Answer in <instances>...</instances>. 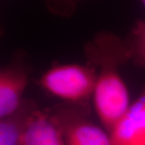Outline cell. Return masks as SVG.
<instances>
[{"instance_id": "cell-3", "label": "cell", "mask_w": 145, "mask_h": 145, "mask_svg": "<svg viewBox=\"0 0 145 145\" xmlns=\"http://www.w3.org/2000/svg\"><path fill=\"white\" fill-rule=\"evenodd\" d=\"M60 128L66 145H111L106 130L90 119L87 103H66L48 109Z\"/></svg>"}, {"instance_id": "cell-7", "label": "cell", "mask_w": 145, "mask_h": 145, "mask_svg": "<svg viewBox=\"0 0 145 145\" xmlns=\"http://www.w3.org/2000/svg\"><path fill=\"white\" fill-rule=\"evenodd\" d=\"M22 145H66L62 133L48 109L39 110L32 117Z\"/></svg>"}, {"instance_id": "cell-4", "label": "cell", "mask_w": 145, "mask_h": 145, "mask_svg": "<svg viewBox=\"0 0 145 145\" xmlns=\"http://www.w3.org/2000/svg\"><path fill=\"white\" fill-rule=\"evenodd\" d=\"M26 55L24 51L17 50L10 62L1 68L0 118L13 112L24 99L31 70Z\"/></svg>"}, {"instance_id": "cell-5", "label": "cell", "mask_w": 145, "mask_h": 145, "mask_svg": "<svg viewBox=\"0 0 145 145\" xmlns=\"http://www.w3.org/2000/svg\"><path fill=\"white\" fill-rule=\"evenodd\" d=\"M109 135L111 145H145V88Z\"/></svg>"}, {"instance_id": "cell-2", "label": "cell", "mask_w": 145, "mask_h": 145, "mask_svg": "<svg viewBox=\"0 0 145 145\" xmlns=\"http://www.w3.org/2000/svg\"><path fill=\"white\" fill-rule=\"evenodd\" d=\"M97 78V69L90 65L66 64L51 67L36 82L64 102L87 103L93 95Z\"/></svg>"}, {"instance_id": "cell-6", "label": "cell", "mask_w": 145, "mask_h": 145, "mask_svg": "<svg viewBox=\"0 0 145 145\" xmlns=\"http://www.w3.org/2000/svg\"><path fill=\"white\" fill-rule=\"evenodd\" d=\"M40 110L33 99H23L10 114L0 118V145H22L32 117Z\"/></svg>"}, {"instance_id": "cell-9", "label": "cell", "mask_w": 145, "mask_h": 145, "mask_svg": "<svg viewBox=\"0 0 145 145\" xmlns=\"http://www.w3.org/2000/svg\"><path fill=\"white\" fill-rule=\"evenodd\" d=\"M142 4L144 5V7H145V0H144V1H142Z\"/></svg>"}, {"instance_id": "cell-1", "label": "cell", "mask_w": 145, "mask_h": 145, "mask_svg": "<svg viewBox=\"0 0 145 145\" xmlns=\"http://www.w3.org/2000/svg\"><path fill=\"white\" fill-rule=\"evenodd\" d=\"M89 65L99 68L93 95L96 113L103 128L110 132L130 106L129 92L119 67L129 61L124 40L109 31H100L85 44Z\"/></svg>"}, {"instance_id": "cell-8", "label": "cell", "mask_w": 145, "mask_h": 145, "mask_svg": "<svg viewBox=\"0 0 145 145\" xmlns=\"http://www.w3.org/2000/svg\"><path fill=\"white\" fill-rule=\"evenodd\" d=\"M126 48L132 61L138 67L145 66V20H138L124 40Z\"/></svg>"}]
</instances>
